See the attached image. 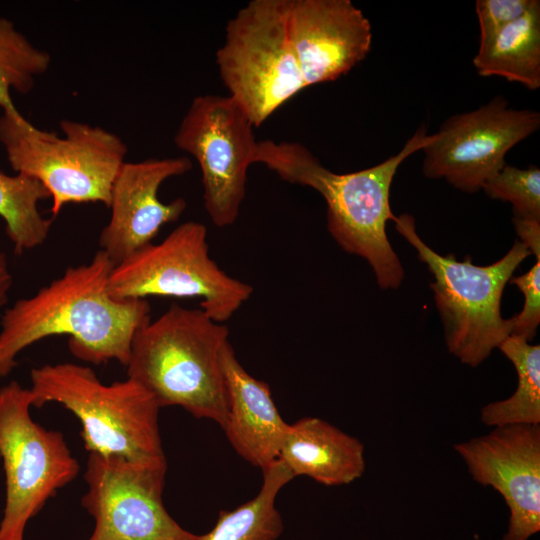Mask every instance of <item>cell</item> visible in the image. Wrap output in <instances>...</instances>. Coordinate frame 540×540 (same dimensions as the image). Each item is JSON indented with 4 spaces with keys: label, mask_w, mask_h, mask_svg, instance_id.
Here are the masks:
<instances>
[{
    "label": "cell",
    "mask_w": 540,
    "mask_h": 540,
    "mask_svg": "<svg viewBox=\"0 0 540 540\" xmlns=\"http://www.w3.org/2000/svg\"><path fill=\"white\" fill-rule=\"evenodd\" d=\"M115 265L102 251L17 300L0 319V380L16 366L27 347L50 336H69L78 359L99 365L116 360L126 366L136 332L150 319L146 299L117 300L108 292Z\"/></svg>",
    "instance_id": "6da1fadb"
},
{
    "label": "cell",
    "mask_w": 540,
    "mask_h": 540,
    "mask_svg": "<svg viewBox=\"0 0 540 540\" xmlns=\"http://www.w3.org/2000/svg\"><path fill=\"white\" fill-rule=\"evenodd\" d=\"M434 139L421 126L400 152L380 164L350 173H335L299 142L271 139L257 142L253 163H262L283 181L310 187L327 205V228L338 245L363 257L382 289L400 286L404 271L386 234L394 220L390 187L401 163Z\"/></svg>",
    "instance_id": "7a4b0ae2"
},
{
    "label": "cell",
    "mask_w": 540,
    "mask_h": 540,
    "mask_svg": "<svg viewBox=\"0 0 540 540\" xmlns=\"http://www.w3.org/2000/svg\"><path fill=\"white\" fill-rule=\"evenodd\" d=\"M228 341L224 323L201 308L173 303L136 332L127 376L144 386L160 408L180 406L223 429L228 396L221 355Z\"/></svg>",
    "instance_id": "3957f363"
},
{
    "label": "cell",
    "mask_w": 540,
    "mask_h": 540,
    "mask_svg": "<svg viewBox=\"0 0 540 540\" xmlns=\"http://www.w3.org/2000/svg\"><path fill=\"white\" fill-rule=\"evenodd\" d=\"M63 137L41 130L19 111L0 115V143L10 167L38 180L57 216L69 203L109 207L113 183L125 163L127 145L99 126L62 120Z\"/></svg>",
    "instance_id": "277c9868"
},
{
    "label": "cell",
    "mask_w": 540,
    "mask_h": 540,
    "mask_svg": "<svg viewBox=\"0 0 540 540\" xmlns=\"http://www.w3.org/2000/svg\"><path fill=\"white\" fill-rule=\"evenodd\" d=\"M33 407L56 402L80 421L85 449L133 460L165 456L160 407L139 382L127 377L109 385L93 369L71 362L45 364L30 373Z\"/></svg>",
    "instance_id": "5b68a950"
},
{
    "label": "cell",
    "mask_w": 540,
    "mask_h": 540,
    "mask_svg": "<svg viewBox=\"0 0 540 540\" xmlns=\"http://www.w3.org/2000/svg\"><path fill=\"white\" fill-rule=\"evenodd\" d=\"M393 221L434 276L430 287L448 351L466 365H480L511 335L513 318L502 317L501 297L514 271L531 252L516 241L500 260L477 266L469 257L458 261L453 254L442 256L432 250L417 234L411 215L402 214Z\"/></svg>",
    "instance_id": "8992f818"
},
{
    "label": "cell",
    "mask_w": 540,
    "mask_h": 540,
    "mask_svg": "<svg viewBox=\"0 0 540 540\" xmlns=\"http://www.w3.org/2000/svg\"><path fill=\"white\" fill-rule=\"evenodd\" d=\"M107 289L117 300L199 298L200 308L220 323L229 320L253 292L250 284L228 275L211 258L207 228L196 221L178 225L161 242L116 264Z\"/></svg>",
    "instance_id": "52a82bcc"
},
{
    "label": "cell",
    "mask_w": 540,
    "mask_h": 540,
    "mask_svg": "<svg viewBox=\"0 0 540 540\" xmlns=\"http://www.w3.org/2000/svg\"><path fill=\"white\" fill-rule=\"evenodd\" d=\"M220 78L254 127L306 88L289 39L286 0H251L228 20Z\"/></svg>",
    "instance_id": "ba28073f"
},
{
    "label": "cell",
    "mask_w": 540,
    "mask_h": 540,
    "mask_svg": "<svg viewBox=\"0 0 540 540\" xmlns=\"http://www.w3.org/2000/svg\"><path fill=\"white\" fill-rule=\"evenodd\" d=\"M32 395L17 381L0 388V457L6 499L0 540H23L28 521L79 472L61 432L30 414Z\"/></svg>",
    "instance_id": "9c48e42d"
},
{
    "label": "cell",
    "mask_w": 540,
    "mask_h": 540,
    "mask_svg": "<svg viewBox=\"0 0 540 540\" xmlns=\"http://www.w3.org/2000/svg\"><path fill=\"white\" fill-rule=\"evenodd\" d=\"M254 125L229 96L199 95L174 136L178 149L198 162L204 208L213 224H234L246 194L247 171L257 146Z\"/></svg>",
    "instance_id": "30bf717a"
},
{
    "label": "cell",
    "mask_w": 540,
    "mask_h": 540,
    "mask_svg": "<svg viewBox=\"0 0 540 540\" xmlns=\"http://www.w3.org/2000/svg\"><path fill=\"white\" fill-rule=\"evenodd\" d=\"M165 456L133 460L90 453L82 505L95 520L88 540H199L167 512Z\"/></svg>",
    "instance_id": "8fae6325"
},
{
    "label": "cell",
    "mask_w": 540,
    "mask_h": 540,
    "mask_svg": "<svg viewBox=\"0 0 540 540\" xmlns=\"http://www.w3.org/2000/svg\"><path fill=\"white\" fill-rule=\"evenodd\" d=\"M539 127V112L510 108L504 97L496 96L442 123L432 142L422 149V172L474 193L506 165L507 152Z\"/></svg>",
    "instance_id": "7c38bea8"
},
{
    "label": "cell",
    "mask_w": 540,
    "mask_h": 540,
    "mask_svg": "<svg viewBox=\"0 0 540 540\" xmlns=\"http://www.w3.org/2000/svg\"><path fill=\"white\" fill-rule=\"evenodd\" d=\"M454 449L472 479L498 491L508 505L503 540H528L540 530V425L494 427Z\"/></svg>",
    "instance_id": "4fadbf2b"
},
{
    "label": "cell",
    "mask_w": 540,
    "mask_h": 540,
    "mask_svg": "<svg viewBox=\"0 0 540 540\" xmlns=\"http://www.w3.org/2000/svg\"><path fill=\"white\" fill-rule=\"evenodd\" d=\"M188 157L125 162L111 189V216L99 234L98 243L114 265L153 243L160 229L177 221L187 207L184 198L169 203L158 191L169 178L190 171Z\"/></svg>",
    "instance_id": "5bb4252c"
},
{
    "label": "cell",
    "mask_w": 540,
    "mask_h": 540,
    "mask_svg": "<svg viewBox=\"0 0 540 540\" xmlns=\"http://www.w3.org/2000/svg\"><path fill=\"white\" fill-rule=\"evenodd\" d=\"M286 25L306 87L346 75L371 49V24L350 0H286Z\"/></svg>",
    "instance_id": "9a60e30c"
},
{
    "label": "cell",
    "mask_w": 540,
    "mask_h": 540,
    "mask_svg": "<svg viewBox=\"0 0 540 540\" xmlns=\"http://www.w3.org/2000/svg\"><path fill=\"white\" fill-rule=\"evenodd\" d=\"M221 362L228 396L223 430L236 452L263 470L278 460L289 424L282 419L269 385L244 369L230 341Z\"/></svg>",
    "instance_id": "2e32d148"
},
{
    "label": "cell",
    "mask_w": 540,
    "mask_h": 540,
    "mask_svg": "<svg viewBox=\"0 0 540 540\" xmlns=\"http://www.w3.org/2000/svg\"><path fill=\"white\" fill-rule=\"evenodd\" d=\"M278 459L294 477L308 476L326 486L349 484L365 471L360 440L317 417L289 424Z\"/></svg>",
    "instance_id": "e0dca14e"
},
{
    "label": "cell",
    "mask_w": 540,
    "mask_h": 540,
    "mask_svg": "<svg viewBox=\"0 0 540 540\" xmlns=\"http://www.w3.org/2000/svg\"><path fill=\"white\" fill-rule=\"evenodd\" d=\"M483 77L500 76L529 90L540 87V2L501 29L473 58Z\"/></svg>",
    "instance_id": "ac0fdd59"
},
{
    "label": "cell",
    "mask_w": 540,
    "mask_h": 540,
    "mask_svg": "<svg viewBox=\"0 0 540 540\" xmlns=\"http://www.w3.org/2000/svg\"><path fill=\"white\" fill-rule=\"evenodd\" d=\"M263 471V482L255 498L232 511H221L213 529L199 540H277L283 522L275 500L294 477L288 467L276 460Z\"/></svg>",
    "instance_id": "d6986e66"
},
{
    "label": "cell",
    "mask_w": 540,
    "mask_h": 540,
    "mask_svg": "<svg viewBox=\"0 0 540 540\" xmlns=\"http://www.w3.org/2000/svg\"><path fill=\"white\" fill-rule=\"evenodd\" d=\"M498 348L514 365L518 384L512 396L481 409L482 422L491 427L540 425V346L510 335Z\"/></svg>",
    "instance_id": "ffe728a7"
},
{
    "label": "cell",
    "mask_w": 540,
    "mask_h": 540,
    "mask_svg": "<svg viewBox=\"0 0 540 540\" xmlns=\"http://www.w3.org/2000/svg\"><path fill=\"white\" fill-rule=\"evenodd\" d=\"M48 198L49 192L38 180L0 171V218L16 254L37 248L47 240L53 220L45 218L38 205Z\"/></svg>",
    "instance_id": "44dd1931"
},
{
    "label": "cell",
    "mask_w": 540,
    "mask_h": 540,
    "mask_svg": "<svg viewBox=\"0 0 540 540\" xmlns=\"http://www.w3.org/2000/svg\"><path fill=\"white\" fill-rule=\"evenodd\" d=\"M51 63L50 54L37 48L7 18L0 17V108L3 112L19 110L11 92L29 93L37 76Z\"/></svg>",
    "instance_id": "7402d4cb"
},
{
    "label": "cell",
    "mask_w": 540,
    "mask_h": 540,
    "mask_svg": "<svg viewBox=\"0 0 540 540\" xmlns=\"http://www.w3.org/2000/svg\"><path fill=\"white\" fill-rule=\"evenodd\" d=\"M493 199L509 201L514 217L540 220V169H520L506 164L482 186Z\"/></svg>",
    "instance_id": "603a6c76"
},
{
    "label": "cell",
    "mask_w": 540,
    "mask_h": 540,
    "mask_svg": "<svg viewBox=\"0 0 540 540\" xmlns=\"http://www.w3.org/2000/svg\"><path fill=\"white\" fill-rule=\"evenodd\" d=\"M509 281L519 288L525 298L522 311L512 317L511 335L529 342L535 337L540 322V260L529 271Z\"/></svg>",
    "instance_id": "cb8c5ba5"
},
{
    "label": "cell",
    "mask_w": 540,
    "mask_h": 540,
    "mask_svg": "<svg viewBox=\"0 0 540 540\" xmlns=\"http://www.w3.org/2000/svg\"><path fill=\"white\" fill-rule=\"evenodd\" d=\"M536 0H478L476 14L480 28L479 46L525 14Z\"/></svg>",
    "instance_id": "d4e9b609"
},
{
    "label": "cell",
    "mask_w": 540,
    "mask_h": 540,
    "mask_svg": "<svg viewBox=\"0 0 540 540\" xmlns=\"http://www.w3.org/2000/svg\"><path fill=\"white\" fill-rule=\"evenodd\" d=\"M513 224L520 242L540 260V220L513 217Z\"/></svg>",
    "instance_id": "484cf974"
},
{
    "label": "cell",
    "mask_w": 540,
    "mask_h": 540,
    "mask_svg": "<svg viewBox=\"0 0 540 540\" xmlns=\"http://www.w3.org/2000/svg\"><path fill=\"white\" fill-rule=\"evenodd\" d=\"M13 285L6 254L0 249V319L8 303L9 293Z\"/></svg>",
    "instance_id": "4316f807"
}]
</instances>
